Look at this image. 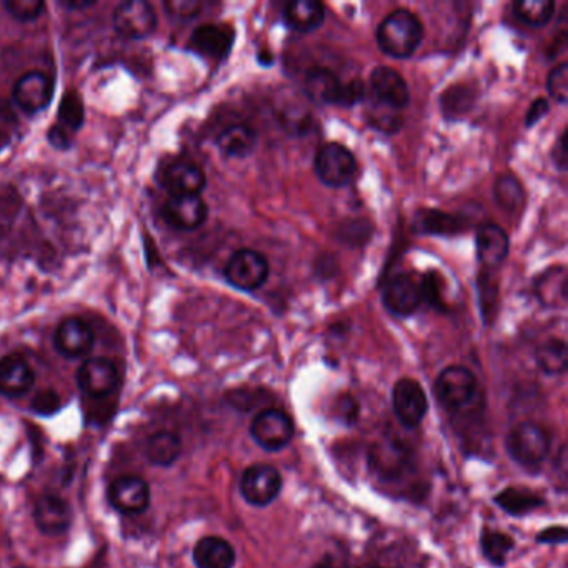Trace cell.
Masks as SVG:
<instances>
[{"mask_svg": "<svg viewBox=\"0 0 568 568\" xmlns=\"http://www.w3.org/2000/svg\"><path fill=\"white\" fill-rule=\"evenodd\" d=\"M54 79L40 70L20 75L12 87V99L24 114L35 115L49 107L54 99Z\"/></svg>", "mask_w": 568, "mask_h": 568, "instance_id": "obj_11", "label": "cell"}, {"mask_svg": "<svg viewBox=\"0 0 568 568\" xmlns=\"http://www.w3.org/2000/svg\"><path fill=\"white\" fill-rule=\"evenodd\" d=\"M295 434V424L284 410L269 407L260 410L250 424V435L260 449L267 452L284 450L292 442Z\"/></svg>", "mask_w": 568, "mask_h": 568, "instance_id": "obj_6", "label": "cell"}, {"mask_svg": "<svg viewBox=\"0 0 568 568\" xmlns=\"http://www.w3.org/2000/svg\"><path fill=\"white\" fill-rule=\"evenodd\" d=\"M284 479L274 465L254 464L244 470L240 477V494L245 502L254 507H267L279 499Z\"/></svg>", "mask_w": 568, "mask_h": 568, "instance_id": "obj_8", "label": "cell"}, {"mask_svg": "<svg viewBox=\"0 0 568 568\" xmlns=\"http://www.w3.org/2000/svg\"><path fill=\"white\" fill-rule=\"evenodd\" d=\"M367 122L380 132H385V134H397L404 124L397 110L387 109V107H382L375 102H372V107L369 109Z\"/></svg>", "mask_w": 568, "mask_h": 568, "instance_id": "obj_37", "label": "cell"}, {"mask_svg": "<svg viewBox=\"0 0 568 568\" xmlns=\"http://www.w3.org/2000/svg\"><path fill=\"white\" fill-rule=\"evenodd\" d=\"M547 90L550 97L559 104H567L568 99V65L567 62L557 65L547 79Z\"/></svg>", "mask_w": 568, "mask_h": 568, "instance_id": "obj_39", "label": "cell"}, {"mask_svg": "<svg viewBox=\"0 0 568 568\" xmlns=\"http://www.w3.org/2000/svg\"><path fill=\"white\" fill-rule=\"evenodd\" d=\"M182 454V440L169 430L155 432L145 442L144 455L150 464L157 467H170Z\"/></svg>", "mask_w": 568, "mask_h": 568, "instance_id": "obj_27", "label": "cell"}, {"mask_svg": "<svg viewBox=\"0 0 568 568\" xmlns=\"http://www.w3.org/2000/svg\"><path fill=\"white\" fill-rule=\"evenodd\" d=\"M567 270L562 265L545 270L535 284V295L547 307H564L567 302Z\"/></svg>", "mask_w": 568, "mask_h": 568, "instance_id": "obj_28", "label": "cell"}, {"mask_svg": "<svg viewBox=\"0 0 568 568\" xmlns=\"http://www.w3.org/2000/svg\"><path fill=\"white\" fill-rule=\"evenodd\" d=\"M94 345V329L80 317H67L55 329L54 347L65 359H82Z\"/></svg>", "mask_w": 568, "mask_h": 568, "instance_id": "obj_17", "label": "cell"}, {"mask_svg": "<svg viewBox=\"0 0 568 568\" xmlns=\"http://www.w3.org/2000/svg\"><path fill=\"white\" fill-rule=\"evenodd\" d=\"M270 274L269 260L254 249H240L232 254L225 265V280L235 289L244 292L259 290Z\"/></svg>", "mask_w": 568, "mask_h": 568, "instance_id": "obj_7", "label": "cell"}, {"mask_svg": "<svg viewBox=\"0 0 568 568\" xmlns=\"http://www.w3.org/2000/svg\"><path fill=\"white\" fill-rule=\"evenodd\" d=\"M549 112V102L547 99L535 100L534 104L530 105L529 112H527V117H525V125L527 127H532V125L537 124L539 120H542L545 114Z\"/></svg>", "mask_w": 568, "mask_h": 568, "instance_id": "obj_45", "label": "cell"}, {"mask_svg": "<svg viewBox=\"0 0 568 568\" xmlns=\"http://www.w3.org/2000/svg\"><path fill=\"white\" fill-rule=\"evenodd\" d=\"M494 502L512 517L532 514L534 510L540 509L545 504L544 497L522 487H507L500 494L495 495Z\"/></svg>", "mask_w": 568, "mask_h": 568, "instance_id": "obj_29", "label": "cell"}, {"mask_svg": "<svg viewBox=\"0 0 568 568\" xmlns=\"http://www.w3.org/2000/svg\"><path fill=\"white\" fill-rule=\"evenodd\" d=\"M567 132H562L559 137V142L555 144L554 149V162L562 172L567 170Z\"/></svg>", "mask_w": 568, "mask_h": 568, "instance_id": "obj_47", "label": "cell"}, {"mask_svg": "<svg viewBox=\"0 0 568 568\" xmlns=\"http://www.w3.org/2000/svg\"><path fill=\"white\" fill-rule=\"evenodd\" d=\"M537 544L542 545H564L567 544L568 530L564 525H554L549 529L542 530L535 537Z\"/></svg>", "mask_w": 568, "mask_h": 568, "instance_id": "obj_42", "label": "cell"}, {"mask_svg": "<svg viewBox=\"0 0 568 568\" xmlns=\"http://www.w3.org/2000/svg\"><path fill=\"white\" fill-rule=\"evenodd\" d=\"M422 285V300L432 309L447 310V300L444 295V277L437 270H429L420 277Z\"/></svg>", "mask_w": 568, "mask_h": 568, "instance_id": "obj_36", "label": "cell"}, {"mask_svg": "<svg viewBox=\"0 0 568 568\" xmlns=\"http://www.w3.org/2000/svg\"><path fill=\"white\" fill-rule=\"evenodd\" d=\"M480 299H482V312L487 314V310L494 309L497 302V285L487 282V279L480 277Z\"/></svg>", "mask_w": 568, "mask_h": 568, "instance_id": "obj_44", "label": "cell"}, {"mask_svg": "<svg viewBox=\"0 0 568 568\" xmlns=\"http://www.w3.org/2000/svg\"><path fill=\"white\" fill-rule=\"evenodd\" d=\"M514 12L524 24L544 27L554 17L555 4L552 0H520L515 2Z\"/></svg>", "mask_w": 568, "mask_h": 568, "instance_id": "obj_35", "label": "cell"}, {"mask_svg": "<svg viewBox=\"0 0 568 568\" xmlns=\"http://www.w3.org/2000/svg\"><path fill=\"white\" fill-rule=\"evenodd\" d=\"M4 9L12 19L27 24V22H34L44 14L45 2L42 0H5Z\"/></svg>", "mask_w": 568, "mask_h": 568, "instance_id": "obj_38", "label": "cell"}, {"mask_svg": "<svg viewBox=\"0 0 568 568\" xmlns=\"http://www.w3.org/2000/svg\"><path fill=\"white\" fill-rule=\"evenodd\" d=\"M372 102L387 109H405L410 102L409 85L404 77L387 65H379L372 70L369 80Z\"/></svg>", "mask_w": 568, "mask_h": 568, "instance_id": "obj_14", "label": "cell"}, {"mask_svg": "<svg viewBox=\"0 0 568 568\" xmlns=\"http://www.w3.org/2000/svg\"><path fill=\"white\" fill-rule=\"evenodd\" d=\"M112 24L115 32L124 39H145L157 29V12L149 2L129 0L115 7Z\"/></svg>", "mask_w": 568, "mask_h": 568, "instance_id": "obj_10", "label": "cell"}, {"mask_svg": "<svg viewBox=\"0 0 568 568\" xmlns=\"http://www.w3.org/2000/svg\"><path fill=\"white\" fill-rule=\"evenodd\" d=\"M207 217L209 207L200 195L170 197L162 207V219L175 230H197L205 224Z\"/></svg>", "mask_w": 568, "mask_h": 568, "instance_id": "obj_19", "label": "cell"}, {"mask_svg": "<svg viewBox=\"0 0 568 568\" xmlns=\"http://www.w3.org/2000/svg\"><path fill=\"white\" fill-rule=\"evenodd\" d=\"M304 90L315 104L339 107H352L367 97V87L362 80L342 82L339 75L325 67H312L305 72Z\"/></svg>", "mask_w": 568, "mask_h": 568, "instance_id": "obj_2", "label": "cell"}, {"mask_svg": "<svg viewBox=\"0 0 568 568\" xmlns=\"http://www.w3.org/2000/svg\"><path fill=\"white\" fill-rule=\"evenodd\" d=\"M424 39V25L409 9L390 12L377 29L380 50L394 59H409Z\"/></svg>", "mask_w": 568, "mask_h": 568, "instance_id": "obj_1", "label": "cell"}, {"mask_svg": "<svg viewBox=\"0 0 568 568\" xmlns=\"http://www.w3.org/2000/svg\"><path fill=\"white\" fill-rule=\"evenodd\" d=\"M192 559L197 568H234L237 554L229 540L210 535L195 544Z\"/></svg>", "mask_w": 568, "mask_h": 568, "instance_id": "obj_24", "label": "cell"}, {"mask_svg": "<svg viewBox=\"0 0 568 568\" xmlns=\"http://www.w3.org/2000/svg\"><path fill=\"white\" fill-rule=\"evenodd\" d=\"M164 7L172 17L180 20L195 19L202 10V4L197 0H169Z\"/></svg>", "mask_w": 568, "mask_h": 568, "instance_id": "obj_41", "label": "cell"}, {"mask_svg": "<svg viewBox=\"0 0 568 568\" xmlns=\"http://www.w3.org/2000/svg\"><path fill=\"white\" fill-rule=\"evenodd\" d=\"M392 409L395 419L405 429H417L424 422L429 412V399L424 387L415 379L397 380L392 389Z\"/></svg>", "mask_w": 568, "mask_h": 568, "instance_id": "obj_9", "label": "cell"}, {"mask_svg": "<svg viewBox=\"0 0 568 568\" xmlns=\"http://www.w3.org/2000/svg\"><path fill=\"white\" fill-rule=\"evenodd\" d=\"M314 170L322 184L332 189H342L354 182L357 160L345 145L329 142L317 150Z\"/></svg>", "mask_w": 568, "mask_h": 568, "instance_id": "obj_5", "label": "cell"}, {"mask_svg": "<svg viewBox=\"0 0 568 568\" xmlns=\"http://www.w3.org/2000/svg\"><path fill=\"white\" fill-rule=\"evenodd\" d=\"M72 137L69 132H65L64 129H60L59 125L54 124L49 129V134H47V139H49L50 145L54 149L67 150L70 149L72 145Z\"/></svg>", "mask_w": 568, "mask_h": 568, "instance_id": "obj_43", "label": "cell"}, {"mask_svg": "<svg viewBox=\"0 0 568 568\" xmlns=\"http://www.w3.org/2000/svg\"><path fill=\"white\" fill-rule=\"evenodd\" d=\"M15 568H29V567H15Z\"/></svg>", "mask_w": 568, "mask_h": 568, "instance_id": "obj_51", "label": "cell"}, {"mask_svg": "<svg viewBox=\"0 0 568 568\" xmlns=\"http://www.w3.org/2000/svg\"><path fill=\"white\" fill-rule=\"evenodd\" d=\"M215 144L225 157L244 159L254 152L257 134L249 125L232 124L217 135Z\"/></svg>", "mask_w": 568, "mask_h": 568, "instance_id": "obj_26", "label": "cell"}, {"mask_svg": "<svg viewBox=\"0 0 568 568\" xmlns=\"http://www.w3.org/2000/svg\"><path fill=\"white\" fill-rule=\"evenodd\" d=\"M160 184L170 197H189L204 192L207 177L192 160L177 159L165 165L160 174Z\"/></svg>", "mask_w": 568, "mask_h": 568, "instance_id": "obj_16", "label": "cell"}, {"mask_svg": "<svg viewBox=\"0 0 568 568\" xmlns=\"http://www.w3.org/2000/svg\"><path fill=\"white\" fill-rule=\"evenodd\" d=\"M109 502L120 514H142L150 505L149 484L137 475H122L110 484Z\"/></svg>", "mask_w": 568, "mask_h": 568, "instance_id": "obj_18", "label": "cell"}, {"mask_svg": "<svg viewBox=\"0 0 568 568\" xmlns=\"http://www.w3.org/2000/svg\"><path fill=\"white\" fill-rule=\"evenodd\" d=\"M34 522L37 529L49 537L65 534L72 522L69 504L57 495H42L35 502Z\"/></svg>", "mask_w": 568, "mask_h": 568, "instance_id": "obj_21", "label": "cell"}, {"mask_svg": "<svg viewBox=\"0 0 568 568\" xmlns=\"http://www.w3.org/2000/svg\"><path fill=\"white\" fill-rule=\"evenodd\" d=\"M539 369L547 375H562L568 367V349L565 340L549 339L535 354Z\"/></svg>", "mask_w": 568, "mask_h": 568, "instance_id": "obj_31", "label": "cell"}, {"mask_svg": "<svg viewBox=\"0 0 568 568\" xmlns=\"http://www.w3.org/2000/svg\"><path fill=\"white\" fill-rule=\"evenodd\" d=\"M369 460L375 475L384 484H395L405 477L407 472L410 474L414 470L412 452L399 442H382L375 445Z\"/></svg>", "mask_w": 568, "mask_h": 568, "instance_id": "obj_13", "label": "cell"}, {"mask_svg": "<svg viewBox=\"0 0 568 568\" xmlns=\"http://www.w3.org/2000/svg\"><path fill=\"white\" fill-rule=\"evenodd\" d=\"M359 568H382V567H377V565H362V567Z\"/></svg>", "mask_w": 568, "mask_h": 568, "instance_id": "obj_50", "label": "cell"}, {"mask_svg": "<svg viewBox=\"0 0 568 568\" xmlns=\"http://www.w3.org/2000/svg\"><path fill=\"white\" fill-rule=\"evenodd\" d=\"M434 394L447 412L460 414L479 394V380L467 367L450 365L435 379Z\"/></svg>", "mask_w": 568, "mask_h": 568, "instance_id": "obj_4", "label": "cell"}, {"mask_svg": "<svg viewBox=\"0 0 568 568\" xmlns=\"http://www.w3.org/2000/svg\"><path fill=\"white\" fill-rule=\"evenodd\" d=\"M282 15H284L287 27L300 34H307L324 24L327 19V10L319 0H294L285 5Z\"/></svg>", "mask_w": 568, "mask_h": 568, "instance_id": "obj_25", "label": "cell"}, {"mask_svg": "<svg viewBox=\"0 0 568 568\" xmlns=\"http://www.w3.org/2000/svg\"><path fill=\"white\" fill-rule=\"evenodd\" d=\"M495 200L502 209L507 210L510 214L520 212L525 205L524 185L520 184V180L512 174L500 175L495 182Z\"/></svg>", "mask_w": 568, "mask_h": 568, "instance_id": "obj_34", "label": "cell"}, {"mask_svg": "<svg viewBox=\"0 0 568 568\" xmlns=\"http://www.w3.org/2000/svg\"><path fill=\"white\" fill-rule=\"evenodd\" d=\"M60 407H62V400L59 394L52 389L40 390L30 402V409L40 417H52L59 412Z\"/></svg>", "mask_w": 568, "mask_h": 568, "instance_id": "obj_40", "label": "cell"}, {"mask_svg": "<svg viewBox=\"0 0 568 568\" xmlns=\"http://www.w3.org/2000/svg\"><path fill=\"white\" fill-rule=\"evenodd\" d=\"M505 449L515 464L530 472H537L549 457L552 437L544 425L525 420L510 430Z\"/></svg>", "mask_w": 568, "mask_h": 568, "instance_id": "obj_3", "label": "cell"}, {"mask_svg": "<svg viewBox=\"0 0 568 568\" xmlns=\"http://www.w3.org/2000/svg\"><path fill=\"white\" fill-rule=\"evenodd\" d=\"M235 30L225 24H204L192 32L189 49L207 59L222 60L234 47Z\"/></svg>", "mask_w": 568, "mask_h": 568, "instance_id": "obj_20", "label": "cell"}, {"mask_svg": "<svg viewBox=\"0 0 568 568\" xmlns=\"http://www.w3.org/2000/svg\"><path fill=\"white\" fill-rule=\"evenodd\" d=\"M119 380L117 365L105 357H92V359L85 360L77 370L79 389L92 399L109 397L117 389Z\"/></svg>", "mask_w": 568, "mask_h": 568, "instance_id": "obj_15", "label": "cell"}, {"mask_svg": "<svg viewBox=\"0 0 568 568\" xmlns=\"http://www.w3.org/2000/svg\"><path fill=\"white\" fill-rule=\"evenodd\" d=\"M480 547L485 559L495 567H504L509 554L514 550L515 542L510 535L499 530L485 529L480 535Z\"/></svg>", "mask_w": 568, "mask_h": 568, "instance_id": "obj_32", "label": "cell"}, {"mask_svg": "<svg viewBox=\"0 0 568 568\" xmlns=\"http://www.w3.org/2000/svg\"><path fill=\"white\" fill-rule=\"evenodd\" d=\"M57 125L70 135H75L84 125L85 107L82 97L77 94V90L70 89L65 92L60 100L59 112H57Z\"/></svg>", "mask_w": 568, "mask_h": 568, "instance_id": "obj_33", "label": "cell"}, {"mask_svg": "<svg viewBox=\"0 0 568 568\" xmlns=\"http://www.w3.org/2000/svg\"><path fill=\"white\" fill-rule=\"evenodd\" d=\"M35 384L34 369L20 355L0 359V394L10 399L24 397Z\"/></svg>", "mask_w": 568, "mask_h": 568, "instance_id": "obj_22", "label": "cell"}, {"mask_svg": "<svg viewBox=\"0 0 568 568\" xmlns=\"http://www.w3.org/2000/svg\"><path fill=\"white\" fill-rule=\"evenodd\" d=\"M477 255L480 264L487 269H497L504 264L510 250V239L507 232L497 224L485 222L477 229Z\"/></svg>", "mask_w": 568, "mask_h": 568, "instance_id": "obj_23", "label": "cell"}, {"mask_svg": "<svg viewBox=\"0 0 568 568\" xmlns=\"http://www.w3.org/2000/svg\"><path fill=\"white\" fill-rule=\"evenodd\" d=\"M382 302L390 314L397 317H409L419 310L422 300L420 279L412 274L402 272L387 280L382 290Z\"/></svg>", "mask_w": 568, "mask_h": 568, "instance_id": "obj_12", "label": "cell"}, {"mask_svg": "<svg viewBox=\"0 0 568 568\" xmlns=\"http://www.w3.org/2000/svg\"><path fill=\"white\" fill-rule=\"evenodd\" d=\"M314 568H345V564L340 557L327 554L324 559L320 560L319 564H315Z\"/></svg>", "mask_w": 568, "mask_h": 568, "instance_id": "obj_49", "label": "cell"}, {"mask_svg": "<svg viewBox=\"0 0 568 568\" xmlns=\"http://www.w3.org/2000/svg\"><path fill=\"white\" fill-rule=\"evenodd\" d=\"M414 230L420 234L454 235L464 230V220L440 210H420L415 215Z\"/></svg>", "mask_w": 568, "mask_h": 568, "instance_id": "obj_30", "label": "cell"}, {"mask_svg": "<svg viewBox=\"0 0 568 568\" xmlns=\"http://www.w3.org/2000/svg\"><path fill=\"white\" fill-rule=\"evenodd\" d=\"M340 412H342V419L349 420V422H357L359 417V404L357 400L352 399L349 395L342 397L339 402Z\"/></svg>", "mask_w": 568, "mask_h": 568, "instance_id": "obj_46", "label": "cell"}, {"mask_svg": "<svg viewBox=\"0 0 568 568\" xmlns=\"http://www.w3.org/2000/svg\"><path fill=\"white\" fill-rule=\"evenodd\" d=\"M97 2L94 0H65V2H59L60 7H64L67 10H85L94 7Z\"/></svg>", "mask_w": 568, "mask_h": 568, "instance_id": "obj_48", "label": "cell"}]
</instances>
